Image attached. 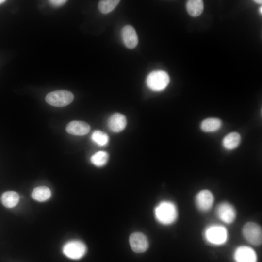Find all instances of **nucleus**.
<instances>
[{
  "instance_id": "obj_1",
  "label": "nucleus",
  "mask_w": 262,
  "mask_h": 262,
  "mask_svg": "<svg viewBox=\"0 0 262 262\" xmlns=\"http://www.w3.org/2000/svg\"><path fill=\"white\" fill-rule=\"evenodd\" d=\"M154 215L156 221L160 224L170 225L177 220L178 210L174 202L169 200H163L155 207Z\"/></svg>"
},
{
  "instance_id": "obj_2",
  "label": "nucleus",
  "mask_w": 262,
  "mask_h": 262,
  "mask_svg": "<svg viewBox=\"0 0 262 262\" xmlns=\"http://www.w3.org/2000/svg\"><path fill=\"white\" fill-rule=\"evenodd\" d=\"M202 235L207 243L216 246L224 245L229 239V232L226 227L217 223L207 225L203 231Z\"/></svg>"
},
{
  "instance_id": "obj_3",
  "label": "nucleus",
  "mask_w": 262,
  "mask_h": 262,
  "mask_svg": "<svg viewBox=\"0 0 262 262\" xmlns=\"http://www.w3.org/2000/svg\"><path fill=\"white\" fill-rule=\"evenodd\" d=\"M170 82L168 74L163 70H155L150 72L147 76L146 83L147 87L154 91L164 90Z\"/></svg>"
},
{
  "instance_id": "obj_4",
  "label": "nucleus",
  "mask_w": 262,
  "mask_h": 262,
  "mask_svg": "<svg viewBox=\"0 0 262 262\" xmlns=\"http://www.w3.org/2000/svg\"><path fill=\"white\" fill-rule=\"evenodd\" d=\"M244 239L250 245L258 246L262 244V231L257 223L249 221L245 223L242 229Z\"/></svg>"
},
{
  "instance_id": "obj_5",
  "label": "nucleus",
  "mask_w": 262,
  "mask_h": 262,
  "mask_svg": "<svg viewBox=\"0 0 262 262\" xmlns=\"http://www.w3.org/2000/svg\"><path fill=\"white\" fill-rule=\"evenodd\" d=\"M74 98L73 93L67 90H56L49 93L46 101L55 107H65L70 104Z\"/></svg>"
},
{
  "instance_id": "obj_6",
  "label": "nucleus",
  "mask_w": 262,
  "mask_h": 262,
  "mask_svg": "<svg viewBox=\"0 0 262 262\" xmlns=\"http://www.w3.org/2000/svg\"><path fill=\"white\" fill-rule=\"evenodd\" d=\"M62 250L64 254L68 258L78 260L84 256L87 251V247L82 241L74 240L65 244Z\"/></svg>"
},
{
  "instance_id": "obj_7",
  "label": "nucleus",
  "mask_w": 262,
  "mask_h": 262,
  "mask_svg": "<svg viewBox=\"0 0 262 262\" xmlns=\"http://www.w3.org/2000/svg\"><path fill=\"white\" fill-rule=\"evenodd\" d=\"M215 213L217 218L226 224H232L237 217L235 208L227 201L221 202L218 204L215 209Z\"/></svg>"
},
{
  "instance_id": "obj_8",
  "label": "nucleus",
  "mask_w": 262,
  "mask_h": 262,
  "mask_svg": "<svg viewBox=\"0 0 262 262\" xmlns=\"http://www.w3.org/2000/svg\"><path fill=\"white\" fill-rule=\"evenodd\" d=\"M195 204L200 212L205 213L209 211L213 205L214 196L208 189H202L198 192L195 196Z\"/></svg>"
},
{
  "instance_id": "obj_9",
  "label": "nucleus",
  "mask_w": 262,
  "mask_h": 262,
  "mask_svg": "<svg viewBox=\"0 0 262 262\" xmlns=\"http://www.w3.org/2000/svg\"><path fill=\"white\" fill-rule=\"evenodd\" d=\"M234 262H257L256 251L250 246L241 245L234 249L233 253Z\"/></svg>"
},
{
  "instance_id": "obj_10",
  "label": "nucleus",
  "mask_w": 262,
  "mask_h": 262,
  "mask_svg": "<svg viewBox=\"0 0 262 262\" xmlns=\"http://www.w3.org/2000/svg\"><path fill=\"white\" fill-rule=\"evenodd\" d=\"M129 243L132 250L136 253H143L148 248L149 243L145 234L141 232H134L129 238Z\"/></svg>"
},
{
  "instance_id": "obj_11",
  "label": "nucleus",
  "mask_w": 262,
  "mask_h": 262,
  "mask_svg": "<svg viewBox=\"0 0 262 262\" xmlns=\"http://www.w3.org/2000/svg\"><path fill=\"white\" fill-rule=\"evenodd\" d=\"M121 37L124 45L129 49L134 48L138 43V38L134 28L129 25L121 30Z\"/></svg>"
},
{
  "instance_id": "obj_12",
  "label": "nucleus",
  "mask_w": 262,
  "mask_h": 262,
  "mask_svg": "<svg viewBox=\"0 0 262 262\" xmlns=\"http://www.w3.org/2000/svg\"><path fill=\"white\" fill-rule=\"evenodd\" d=\"M90 125L85 122L74 120L68 123L66 126L67 133L77 136L87 134L90 131Z\"/></svg>"
},
{
  "instance_id": "obj_13",
  "label": "nucleus",
  "mask_w": 262,
  "mask_h": 262,
  "mask_svg": "<svg viewBox=\"0 0 262 262\" xmlns=\"http://www.w3.org/2000/svg\"><path fill=\"white\" fill-rule=\"evenodd\" d=\"M108 127L114 132H119L126 127L127 120L125 115L119 113L112 114L108 120Z\"/></svg>"
},
{
  "instance_id": "obj_14",
  "label": "nucleus",
  "mask_w": 262,
  "mask_h": 262,
  "mask_svg": "<svg viewBox=\"0 0 262 262\" xmlns=\"http://www.w3.org/2000/svg\"><path fill=\"white\" fill-rule=\"evenodd\" d=\"M241 137L237 132H231L227 134L223 139L222 144L227 150H233L237 148L240 144Z\"/></svg>"
},
{
  "instance_id": "obj_15",
  "label": "nucleus",
  "mask_w": 262,
  "mask_h": 262,
  "mask_svg": "<svg viewBox=\"0 0 262 262\" xmlns=\"http://www.w3.org/2000/svg\"><path fill=\"white\" fill-rule=\"evenodd\" d=\"M222 123L219 118L210 117L204 119L200 124V128L205 132H214L222 127Z\"/></svg>"
},
{
  "instance_id": "obj_16",
  "label": "nucleus",
  "mask_w": 262,
  "mask_h": 262,
  "mask_svg": "<svg viewBox=\"0 0 262 262\" xmlns=\"http://www.w3.org/2000/svg\"><path fill=\"white\" fill-rule=\"evenodd\" d=\"M0 199L4 206L12 208L16 206L18 203L19 196L16 192L9 191L3 193Z\"/></svg>"
},
{
  "instance_id": "obj_17",
  "label": "nucleus",
  "mask_w": 262,
  "mask_h": 262,
  "mask_svg": "<svg viewBox=\"0 0 262 262\" xmlns=\"http://www.w3.org/2000/svg\"><path fill=\"white\" fill-rule=\"evenodd\" d=\"M204 5L201 0H189L186 3V9L189 14L193 17L199 16L203 12Z\"/></svg>"
},
{
  "instance_id": "obj_18",
  "label": "nucleus",
  "mask_w": 262,
  "mask_h": 262,
  "mask_svg": "<svg viewBox=\"0 0 262 262\" xmlns=\"http://www.w3.org/2000/svg\"><path fill=\"white\" fill-rule=\"evenodd\" d=\"M51 191L45 186L35 188L32 193V197L38 201L43 202L48 200L51 196Z\"/></svg>"
},
{
  "instance_id": "obj_19",
  "label": "nucleus",
  "mask_w": 262,
  "mask_h": 262,
  "mask_svg": "<svg viewBox=\"0 0 262 262\" xmlns=\"http://www.w3.org/2000/svg\"><path fill=\"white\" fill-rule=\"evenodd\" d=\"M109 159L108 153L104 151H99L90 158L91 162L95 166L101 167L106 164Z\"/></svg>"
},
{
  "instance_id": "obj_20",
  "label": "nucleus",
  "mask_w": 262,
  "mask_h": 262,
  "mask_svg": "<svg viewBox=\"0 0 262 262\" xmlns=\"http://www.w3.org/2000/svg\"><path fill=\"white\" fill-rule=\"evenodd\" d=\"M119 0H103L98 4L99 11L103 14H108L112 11L119 4Z\"/></svg>"
},
{
  "instance_id": "obj_21",
  "label": "nucleus",
  "mask_w": 262,
  "mask_h": 262,
  "mask_svg": "<svg viewBox=\"0 0 262 262\" xmlns=\"http://www.w3.org/2000/svg\"><path fill=\"white\" fill-rule=\"evenodd\" d=\"M93 142L99 146H105L109 142V136L105 132L97 130L94 131L91 137Z\"/></svg>"
},
{
  "instance_id": "obj_22",
  "label": "nucleus",
  "mask_w": 262,
  "mask_h": 262,
  "mask_svg": "<svg viewBox=\"0 0 262 262\" xmlns=\"http://www.w3.org/2000/svg\"><path fill=\"white\" fill-rule=\"evenodd\" d=\"M67 0H50L49 3L53 6L57 7L62 6L66 3Z\"/></svg>"
},
{
  "instance_id": "obj_23",
  "label": "nucleus",
  "mask_w": 262,
  "mask_h": 262,
  "mask_svg": "<svg viewBox=\"0 0 262 262\" xmlns=\"http://www.w3.org/2000/svg\"><path fill=\"white\" fill-rule=\"evenodd\" d=\"M254 1L258 4H261L262 3V1L261 0H255Z\"/></svg>"
},
{
  "instance_id": "obj_24",
  "label": "nucleus",
  "mask_w": 262,
  "mask_h": 262,
  "mask_svg": "<svg viewBox=\"0 0 262 262\" xmlns=\"http://www.w3.org/2000/svg\"><path fill=\"white\" fill-rule=\"evenodd\" d=\"M262 7L261 6L260 8H259V12H260V13H261V14H262Z\"/></svg>"
},
{
  "instance_id": "obj_25",
  "label": "nucleus",
  "mask_w": 262,
  "mask_h": 262,
  "mask_svg": "<svg viewBox=\"0 0 262 262\" xmlns=\"http://www.w3.org/2000/svg\"><path fill=\"white\" fill-rule=\"evenodd\" d=\"M4 2H5V0H0V4L4 3Z\"/></svg>"
}]
</instances>
